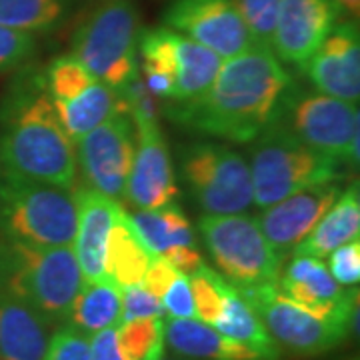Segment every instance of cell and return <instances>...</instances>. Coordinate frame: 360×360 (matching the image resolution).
I'll return each instance as SVG.
<instances>
[{
	"instance_id": "d590c367",
	"label": "cell",
	"mask_w": 360,
	"mask_h": 360,
	"mask_svg": "<svg viewBox=\"0 0 360 360\" xmlns=\"http://www.w3.org/2000/svg\"><path fill=\"white\" fill-rule=\"evenodd\" d=\"M328 272L340 286H356L360 283V243L352 240L335 248L328 255Z\"/></svg>"
},
{
	"instance_id": "9a60e30c",
	"label": "cell",
	"mask_w": 360,
	"mask_h": 360,
	"mask_svg": "<svg viewBox=\"0 0 360 360\" xmlns=\"http://www.w3.org/2000/svg\"><path fill=\"white\" fill-rule=\"evenodd\" d=\"M342 11L333 0H281L270 49L278 60L302 66L319 51Z\"/></svg>"
},
{
	"instance_id": "277c9868",
	"label": "cell",
	"mask_w": 360,
	"mask_h": 360,
	"mask_svg": "<svg viewBox=\"0 0 360 360\" xmlns=\"http://www.w3.org/2000/svg\"><path fill=\"white\" fill-rule=\"evenodd\" d=\"M345 162L310 148L281 120H272L250 148L252 202L260 208L281 202L321 182H340Z\"/></svg>"
},
{
	"instance_id": "ffe728a7",
	"label": "cell",
	"mask_w": 360,
	"mask_h": 360,
	"mask_svg": "<svg viewBox=\"0 0 360 360\" xmlns=\"http://www.w3.org/2000/svg\"><path fill=\"white\" fill-rule=\"evenodd\" d=\"M165 340L182 359L191 360H262L252 348L220 335L198 319H170L165 324Z\"/></svg>"
},
{
	"instance_id": "e0dca14e",
	"label": "cell",
	"mask_w": 360,
	"mask_h": 360,
	"mask_svg": "<svg viewBox=\"0 0 360 360\" xmlns=\"http://www.w3.org/2000/svg\"><path fill=\"white\" fill-rule=\"evenodd\" d=\"M340 193V182H321L302 188L264 208V212L257 219L260 231L264 232L272 248L284 258L314 229V224L335 205Z\"/></svg>"
},
{
	"instance_id": "44dd1931",
	"label": "cell",
	"mask_w": 360,
	"mask_h": 360,
	"mask_svg": "<svg viewBox=\"0 0 360 360\" xmlns=\"http://www.w3.org/2000/svg\"><path fill=\"white\" fill-rule=\"evenodd\" d=\"M360 196L359 184H350L335 200L314 229L295 246L292 257H328L338 246L359 240Z\"/></svg>"
},
{
	"instance_id": "4fadbf2b",
	"label": "cell",
	"mask_w": 360,
	"mask_h": 360,
	"mask_svg": "<svg viewBox=\"0 0 360 360\" xmlns=\"http://www.w3.org/2000/svg\"><path fill=\"white\" fill-rule=\"evenodd\" d=\"M162 20L167 28L196 40L222 60L252 44L234 0H174Z\"/></svg>"
},
{
	"instance_id": "ab89813d",
	"label": "cell",
	"mask_w": 360,
	"mask_h": 360,
	"mask_svg": "<svg viewBox=\"0 0 360 360\" xmlns=\"http://www.w3.org/2000/svg\"><path fill=\"white\" fill-rule=\"evenodd\" d=\"M162 257L167 258L168 262L184 276H191L205 264V260H202V257L198 255V250L194 246H176V248L167 250Z\"/></svg>"
},
{
	"instance_id": "d4e9b609",
	"label": "cell",
	"mask_w": 360,
	"mask_h": 360,
	"mask_svg": "<svg viewBox=\"0 0 360 360\" xmlns=\"http://www.w3.org/2000/svg\"><path fill=\"white\" fill-rule=\"evenodd\" d=\"M52 103L63 129L75 144L112 115L124 112L118 101V92L98 80L70 101L52 98Z\"/></svg>"
},
{
	"instance_id": "2e32d148",
	"label": "cell",
	"mask_w": 360,
	"mask_h": 360,
	"mask_svg": "<svg viewBox=\"0 0 360 360\" xmlns=\"http://www.w3.org/2000/svg\"><path fill=\"white\" fill-rule=\"evenodd\" d=\"M314 89L347 103L360 98L359 20L336 22L319 51L302 66Z\"/></svg>"
},
{
	"instance_id": "603a6c76",
	"label": "cell",
	"mask_w": 360,
	"mask_h": 360,
	"mask_svg": "<svg viewBox=\"0 0 360 360\" xmlns=\"http://www.w3.org/2000/svg\"><path fill=\"white\" fill-rule=\"evenodd\" d=\"M176 32V30H174ZM222 58L196 40L174 34V80L170 103L184 104L196 101L212 84Z\"/></svg>"
},
{
	"instance_id": "7c38bea8",
	"label": "cell",
	"mask_w": 360,
	"mask_h": 360,
	"mask_svg": "<svg viewBox=\"0 0 360 360\" xmlns=\"http://www.w3.org/2000/svg\"><path fill=\"white\" fill-rule=\"evenodd\" d=\"M276 288L310 314L359 333V290L342 288L322 258L295 257L278 276Z\"/></svg>"
},
{
	"instance_id": "7a4b0ae2",
	"label": "cell",
	"mask_w": 360,
	"mask_h": 360,
	"mask_svg": "<svg viewBox=\"0 0 360 360\" xmlns=\"http://www.w3.org/2000/svg\"><path fill=\"white\" fill-rule=\"evenodd\" d=\"M2 172L63 188L77 186L75 142L63 129L42 72L14 84L0 115Z\"/></svg>"
},
{
	"instance_id": "b9f144b4",
	"label": "cell",
	"mask_w": 360,
	"mask_h": 360,
	"mask_svg": "<svg viewBox=\"0 0 360 360\" xmlns=\"http://www.w3.org/2000/svg\"><path fill=\"white\" fill-rule=\"evenodd\" d=\"M0 184H2V160H0Z\"/></svg>"
},
{
	"instance_id": "4dcf8cb0",
	"label": "cell",
	"mask_w": 360,
	"mask_h": 360,
	"mask_svg": "<svg viewBox=\"0 0 360 360\" xmlns=\"http://www.w3.org/2000/svg\"><path fill=\"white\" fill-rule=\"evenodd\" d=\"M188 283L193 290L196 319L206 324H214L219 321L220 309H222V290L226 283L224 276L202 264L194 274L188 276Z\"/></svg>"
},
{
	"instance_id": "5bb4252c",
	"label": "cell",
	"mask_w": 360,
	"mask_h": 360,
	"mask_svg": "<svg viewBox=\"0 0 360 360\" xmlns=\"http://www.w3.org/2000/svg\"><path fill=\"white\" fill-rule=\"evenodd\" d=\"M132 122L136 130V150L124 188V200L136 210H158L174 205L180 191L165 134L156 120L139 118Z\"/></svg>"
},
{
	"instance_id": "836d02e7",
	"label": "cell",
	"mask_w": 360,
	"mask_h": 360,
	"mask_svg": "<svg viewBox=\"0 0 360 360\" xmlns=\"http://www.w3.org/2000/svg\"><path fill=\"white\" fill-rule=\"evenodd\" d=\"M42 360H92L89 336L78 333L77 328L68 324L58 326V330L49 340V348Z\"/></svg>"
},
{
	"instance_id": "6da1fadb",
	"label": "cell",
	"mask_w": 360,
	"mask_h": 360,
	"mask_svg": "<svg viewBox=\"0 0 360 360\" xmlns=\"http://www.w3.org/2000/svg\"><path fill=\"white\" fill-rule=\"evenodd\" d=\"M290 75L270 46L250 44L222 60L212 84L196 101L168 104V116L232 142H252L281 112Z\"/></svg>"
},
{
	"instance_id": "1f68e13d",
	"label": "cell",
	"mask_w": 360,
	"mask_h": 360,
	"mask_svg": "<svg viewBox=\"0 0 360 360\" xmlns=\"http://www.w3.org/2000/svg\"><path fill=\"white\" fill-rule=\"evenodd\" d=\"M252 44L270 46L281 0H234Z\"/></svg>"
},
{
	"instance_id": "ee69618b",
	"label": "cell",
	"mask_w": 360,
	"mask_h": 360,
	"mask_svg": "<svg viewBox=\"0 0 360 360\" xmlns=\"http://www.w3.org/2000/svg\"><path fill=\"white\" fill-rule=\"evenodd\" d=\"M354 360H356V359H354Z\"/></svg>"
},
{
	"instance_id": "f546056e",
	"label": "cell",
	"mask_w": 360,
	"mask_h": 360,
	"mask_svg": "<svg viewBox=\"0 0 360 360\" xmlns=\"http://www.w3.org/2000/svg\"><path fill=\"white\" fill-rule=\"evenodd\" d=\"M42 77L44 86L54 101H70L89 89L92 82H96V78L72 54L54 58L42 72Z\"/></svg>"
},
{
	"instance_id": "8992f818",
	"label": "cell",
	"mask_w": 360,
	"mask_h": 360,
	"mask_svg": "<svg viewBox=\"0 0 360 360\" xmlns=\"http://www.w3.org/2000/svg\"><path fill=\"white\" fill-rule=\"evenodd\" d=\"M141 13L132 0H108L78 25L72 56L98 82L118 90L139 70Z\"/></svg>"
},
{
	"instance_id": "d6a6232c",
	"label": "cell",
	"mask_w": 360,
	"mask_h": 360,
	"mask_svg": "<svg viewBox=\"0 0 360 360\" xmlns=\"http://www.w3.org/2000/svg\"><path fill=\"white\" fill-rule=\"evenodd\" d=\"M37 51V40L28 32L0 26V72L25 66Z\"/></svg>"
},
{
	"instance_id": "60d3db41",
	"label": "cell",
	"mask_w": 360,
	"mask_h": 360,
	"mask_svg": "<svg viewBox=\"0 0 360 360\" xmlns=\"http://www.w3.org/2000/svg\"><path fill=\"white\" fill-rule=\"evenodd\" d=\"M336 6L342 11V13H347L350 18H354V20H359V14H360V0H333Z\"/></svg>"
},
{
	"instance_id": "7bdbcfd3",
	"label": "cell",
	"mask_w": 360,
	"mask_h": 360,
	"mask_svg": "<svg viewBox=\"0 0 360 360\" xmlns=\"http://www.w3.org/2000/svg\"><path fill=\"white\" fill-rule=\"evenodd\" d=\"M158 360H174V359H165V356H162V359H158Z\"/></svg>"
},
{
	"instance_id": "9c48e42d",
	"label": "cell",
	"mask_w": 360,
	"mask_h": 360,
	"mask_svg": "<svg viewBox=\"0 0 360 360\" xmlns=\"http://www.w3.org/2000/svg\"><path fill=\"white\" fill-rule=\"evenodd\" d=\"M180 170L205 214H238L252 205L246 158L219 142H194L180 156Z\"/></svg>"
},
{
	"instance_id": "e575fe53",
	"label": "cell",
	"mask_w": 360,
	"mask_h": 360,
	"mask_svg": "<svg viewBox=\"0 0 360 360\" xmlns=\"http://www.w3.org/2000/svg\"><path fill=\"white\" fill-rule=\"evenodd\" d=\"M122 290V312L120 322L134 321V319H148V316H162L165 319V307L162 300L153 296L142 284H132Z\"/></svg>"
},
{
	"instance_id": "74e56055",
	"label": "cell",
	"mask_w": 360,
	"mask_h": 360,
	"mask_svg": "<svg viewBox=\"0 0 360 360\" xmlns=\"http://www.w3.org/2000/svg\"><path fill=\"white\" fill-rule=\"evenodd\" d=\"M179 270L174 269L165 257H155L150 266L146 270L144 278H142V286L156 298L162 300V296L167 295V290L170 288V284L179 278Z\"/></svg>"
},
{
	"instance_id": "5b68a950",
	"label": "cell",
	"mask_w": 360,
	"mask_h": 360,
	"mask_svg": "<svg viewBox=\"0 0 360 360\" xmlns=\"http://www.w3.org/2000/svg\"><path fill=\"white\" fill-rule=\"evenodd\" d=\"M77 186L63 188L2 172L0 236L39 246H72Z\"/></svg>"
},
{
	"instance_id": "484cf974",
	"label": "cell",
	"mask_w": 360,
	"mask_h": 360,
	"mask_svg": "<svg viewBox=\"0 0 360 360\" xmlns=\"http://www.w3.org/2000/svg\"><path fill=\"white\" fill-rule=\"evenodd\" d=\"M122 312V290L110 281L84 283L72 302L66 324L82 335L116 328Z\"/></svg>"
},
{
	"instance_id": "7402d4cb",
	"label": "cell",
	"mask_w": 360,
	"mask_h": 360,
	"mask_svg": "<svg viewBox=\"0 0 360 360\" xmlns=\"http://www.w3.org/2000/svg\"><path fill=\"white\" fill-rule=\"evenodd\" d=\"M153 258L155 255L141 240L130 220V214L120 206L106 243V255H104L106 281L115 283L118 288L141 284Z\"/></svg>"
},
{
	"instance_id": "d6986e66",
	"label": "cell",
	"mask_w": 360,
	"mask_h": 360,
	"mask_svg": "<svg viewBox=\"0 0 360 360\" xmlns=\"http://www.w3.org/2000/svg\"><path fill=\"white\" fill-rule=\"evenodd\" d=\"M51 324L22 300L0 290V360H42Z\"/></svg>"
},
{
	"instance_id": "52a82bcc",
	"label": "cell",
	"mask_w": 360,
	"mask_h": 360,
	"mask_svg": "<svg viewBox=\"0 0 360 360\" xmlns=\"http://www.w3.org/2000/svg\"><path fill=\"white\" fill-rule=\"evenodd\" d=\"M198 229L214 264L236 288L276 284L283 257L250 214H205Z\"/></svg>"
},
{
	"instance_id": "83f0119b",
	"label": "cell",
	"mask_w": 360,
	"mask_h": 360,
	"mask_svg": "<svg viewBox=\"0 0 360 360\" xmlns=\"http://www.w3.org/2000/svg\"><path fill=\"white\" fill-rule=\"evenodd\" d=\"M68 0H0V26L20 32H49L63 20Z\"/></svg>"
},
{
	"instance_id": "3957f363",
	"label": "cell",
	"mask_w": 360,
	"mask_h": 360,
	"mask_svg": "<svg viewBox=\"0 0 360 360\" xmlns=\"http://www.w3.org/2000/svg\"><path fill=\"white\" fill-rule=\"evenodd\" d=\"M72 246H39L0 236V290L63 326L82 288Z\"/></svg>"
},
{
	"instance_id": "8fae6325",
	"label": "cell",
	"mask_w": 360,
	"mask_h": 360,
	"mask_svg": "<svg viewBox=\"0 0 360 360\" xmlns=\"http://www.w3.org/2000/svg\"><path fill=\"white\" fill-rule=\"evenodd\" d=\"M75 148L77 162H80V170L90 188L112 200H124V188L136 150L132 118L127 112H116L84 134Z\"/></svg>"
},
{
	"instance_id": "f35d334b",
	"label": "cell",
	"mask_w": 360,
	"mask_h": 360,
	"mask_svg": "<svg viewBox=\"0 0 360 360\" xmlns=\"http://www.w3.org/2000/svg\"><path fill=\"white\" fill-rule=\"evenodd\" d=\"M89 345L92 360H122L116 342V328H104L90 335Z\"/></svg>"
},
{
	"instance_id": "4316f807",
	"label": "cell",
	"mask_w": 360,
	"mask_h": 360,
	"mask_svg": "<svg viewBox=\"0 0 360 360\" xmlns=\"http://www.w3.org/2000/svg\"><path fill=\"white\" fill-rule=\"evenodd\" d=\"M130 220L144 246L155 257H162L176 246H194L191 220L180 206L168 205L158 210H139Z\"/></svg>"
},
{
	"instance_id": "30bf717a",
	"label": "cell",
	"mask_w": 360,
	"mask_h": 360,
	"mask_svg": "<svg viewBox=\"0 0 360 360\" xmlns=\"http://www.w3.org/2000/svg\"><path fill=\"white\" fill-rule=\"evenodd\" d=\"M238 290L274 342L292 354L319 356L340 347L348 336V328L322 321L300 309L276 288V284H260Z\"/></svg>"
},
{
	"instance_id": "ba28073f",
	"label": "cell",
	"mask_w": 360,
	"mask_h": 360,
	"mask_svg": "<svg viewBox=\"0 0 360 360\" xmlns=\"http://www.w3.org/2000/svg\"><path fill=\"white\" fill-rule=\"evenodd\" d=\"M276 120L310 148L359 167V104L288 89Z\"/></svg>"
},
{
	"instance_id": "cb8c5ba5",
	"label": "cell",
	"mask_w": 360,
	"mask_h": 360,
	"mask_svg": "<svg viewBox=\"0 0 360 360\" xmlns=\"http://www.w3.org/2000/svg\"><path fill=\"white\" fill-rule=\"evenodd\" d=\"M214 328L220 335L252 348L262 356V360H281L278 345L269 335V330L255 314V310L250 309L240 290L229 281L224 283L222 309H220L219 321L214 322Z\"/></svg>"
},
{
	"instance_id": "f1b7e54d",
	"label": "cell",
	"mask_w": 360,
	"mask_h": 360,
	"mask_svg": "<svg viewBox=\"0 0 360 360\" xmlns=\"http://www.w3.org/2000/svg\"><path fill=\"white\" fill-rule=\"evenodd\" d=\"M116 342L122 360H158L165 354V319L148 316L120 322Z\"/></svg>"
},
{
	"instance_id": "ac0fdd59",
	"label": "cell",
	"mask_w": 360,
	"mask_h": 360,
	"mask_svg": "<svg viewBox=\"0 0 360 360\" xmlns=\"http://www.w3.org/2000/svg\"><path fill=\"white\" fill-rule=\"evenodd\" d=\"M118 210V200H112L94 188H77V232L72 250L84 283L106 281L104 255Z\"/></svg>"
},
{
	"instance_id": "8d00e7d4",
	"label": "cell",
	"mask_w": 360,
	"mask_h": 360,
	"mask_svg": "<svg viewBox=\"0 0 360 360\" xmlns=\"http://www.w3.org/2000/svg\"><path fill=\"white\" fill-rule=\"evenodd\" d=\"M162 307L165 312L170 314V319H196L188 276L179 274V278L170 284L167 295L162 296Z\"/></svg>"
}]
</instances>
